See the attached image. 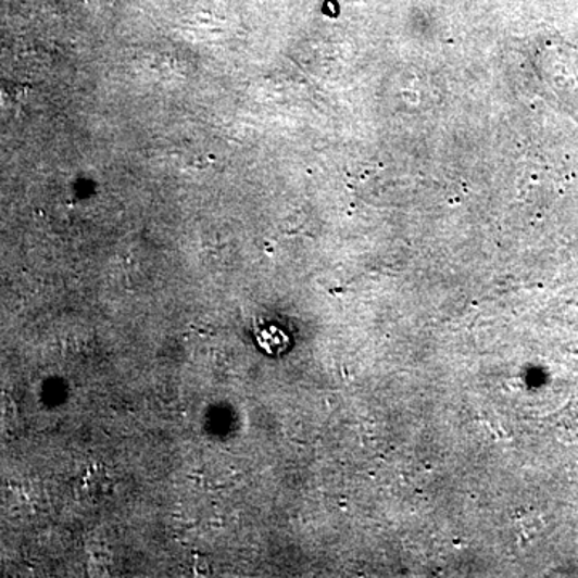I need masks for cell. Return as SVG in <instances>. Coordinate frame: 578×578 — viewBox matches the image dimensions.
<instances>
[{"label": "cell", "instance_id": "obj_1", "mask_svg": "<svg viewBox=\"0 0 578 578\" xmlns=\"http://www.w3.org/2000/svg\"><path fill=\"white\" fill-rule=\"evenodd\" d=\"M25 97V86L0 80V114L12 113L13 110L18 109Z\"/></svg>", "mask_w": 578, "mask_h": 578}]
</instances>
